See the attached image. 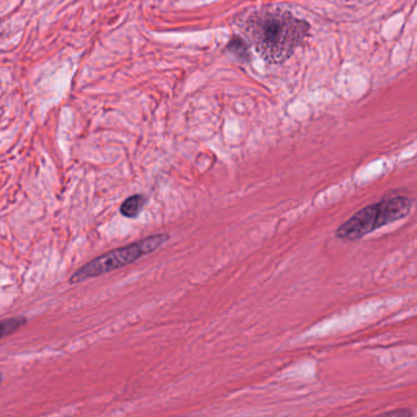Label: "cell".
<instances>
[{"label":"cell","mask_w":417,"mask_h":417,"mask_svg":"<svg viewBox=\"0 0 417 417\" xmlns=\"http://www.w3.org/2000/svg\"><path fill=\"white\" fill-rule=\"evenodd\" d=\"M227 48L230 49L232 53L238 55L240 59H247L249 58L247 48L243 42V39H240V38H234L233 41H230Z\"/></svg>","instance_id":"cell-6"},{"label":"cell","mask_w":417,"mask_h":417,"mask_svg":"<svg viewBox=\"0 0 417 417\" xmlns=\"http://www.w3.org/2000/svg\"><path fill=\"white\" fill-rule=\"evenodd\" d=\"M385 415H388V416H414V414H412L411 411H409V410H399V411L388 412V414H385Z\"/></svg>","instance_id":"cell-7"},{"label":"cell","mask_w":417,"mask_h":417,"mask_svg":"<svg viewBox=\"0 0 417 417\" xmlns=\"http://www.w3.org/2000/svg\"><path fill=\"white\" fill-rule=\"evenodd\" d=\"M309 23L287 11H258L246 20L245 33L268 63L287 60L309 34Z\"/></svg>","instance_id":"cell-1"},{"label":"cell","mask_w":417,"mask_h":417,"mask_svg":"<svg viewBox=\"0 0 417 417\" xmlns=\"http://www.w3.org/2000/svg\"><path fill=\"white\" fill-rule=\"evenodd\" d=\"M411 208V200L405 196L385 199L356 212L336 229V236L349 241L363 238L379 227L407 217Z\"/></svg>","instance_id":"cell-2"},{"label":"cell","mask_w":417,"mask_h":417,"mask_svg":"<svg viewBox=\"0 0 417 417\" xmlns=\"http://www.w3.org/2000/svg\"><path fill=\"white\" fill-rule=\"evenodd\" d=\"M169 240V234L162 233L152 235L146 238H142L137 243L128 245L120 249L109 251L104 255L96 257L88 263L82 265L80 269L70 276L71 284L83 282L91 278L103 276L105 273L120 269L126 265L135 263L145 256L150 255L165 244Z\"/></svg>","instance_id":"cell-3"},{"label":"cell","mask_w":417,"mask_h":417,"mask_svg":"<svg viewBox=\"0 0 417 417\" xmlns=\"http://www.w3.org/2000/svg\"><path fill=\"white\" fill-rule=\"evenodd\" d=\"M146 205V197L136 194L126 199L120 206V213L126 218H136Z\"/></svg>","instance_id":"cell-4"},{"label":"cell","mask_w":417,"mask_h":417,"mask_svg":"<svg viewBox=\"0 0 417 417\" xmlns=\"http://www.w3.org/2000/svg\"><path fill=\"white\" fill-rule=\"evenodd\" d=\"M26 322L28 320L25 317H11V318L0 321V340L19 331L22 325H26Z\"/></svg>","instance_id":"cell-5"},{"label":"cell","mask_w":417,"mask_h":417,"mask_svg":"<svg viewBox=\"0 0 417 417\" xmlns=\"http://www.w3.org/2000/svg\"><path fill=\"white\" fill-rule=\"evenodd\" d=\"M0 383H1V374H0Z\"/></svg>","instance_id":"cell-8"}]
</instances>
